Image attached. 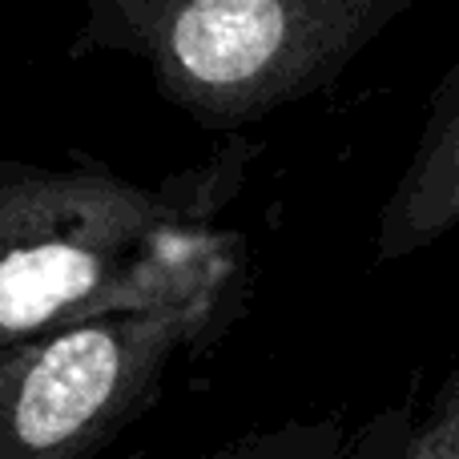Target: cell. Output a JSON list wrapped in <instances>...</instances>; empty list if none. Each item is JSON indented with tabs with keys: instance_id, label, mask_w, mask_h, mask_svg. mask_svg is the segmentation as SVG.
<instances>
[{
	"instance_id": "cell-4",
	"label": "cell",
	"mask_w": 459,
	"mask_h": 459,
	"mask_svg": "<svg viewBox=\"0 0 459 459\" xmlns=\"http://www.w3.org/2000/svg\"><path fill=\"white\" fill-rule=\"evenodd\" d=\"M459 230V53L436 81L411 158L375 222V262H403Z\"/></svg>"
},
{
	"instance_id": "cell-5",
	"label": "cell",
	"mask_w": 459,
	"mask_h": 459,
	"mask_svg": "<svg viewBox=\"0 0 459 459\" xmlns=\"http://www.w3.org/2000/svg\"><path fill=\"white\" fill-rule=\"evenodd\" d=\"M407 428V407H387L359 431H351L342 420H294L238 436L198 459H395Z\"/></svg>"
},
{
	"instance_id": "cell-6",
	"label": "cell",
	"mask_w": 459,
	"mask_h": 459,
	"mask_svg": "<svg viewBox=\"0 0 459 459\" xmlns=\"http://www.w3.org/2000/svg\"><path fill=\"white\" fill-rule=\"evenodd\" d=\"M395 459H459V359L436 387L428 411L407 428Z\"/></svg>"
},
{
	"instance_id": "cell-3",
	"label": "cell",
	"mask_w": 459,
	"mask_h": 459,
	"mask_svg": "<svg viewBox=\"0 0 459 459\" xmlns=\"http://www.w3.org/2000/svg\"><path fill=\"white\" fill-rule=\"evenodd\" d=\"M238 310L242 299L117 315L0 351V459H97Z\"/></svg>"
},
{
	"instance_id": "cell-1",
	"label": "cell",
	"mask_w": 459,
	"mask_h": 459,
	"mask_svg": "<svg viewBox=\"0 0 459 459\" xmlns=\"http://www.w3.org/2000/svg\"><path fill=\"white\" fill-rule=\"evenodd\" d=\"M258 153L230 137L161 182L0 158V351L97 318L242 299L246 242L218 218Z\"/></svg>"
},
{
	"instance_id": "cell-2",
	"label": "cell",
	"mask_w": 459,
	"mask_h": 459,
	"mask_svg": "<svg viewBox=\"0 0 459 459\" xmlns=\"http://www.w3.org/2000/svg\"><path fill=\"white\" fill-rule=\"evenodd\" d=\"M415 0H85L73 56H126L161 101L242 129L331 89Z\"/></svg>"
}]
</instances>
